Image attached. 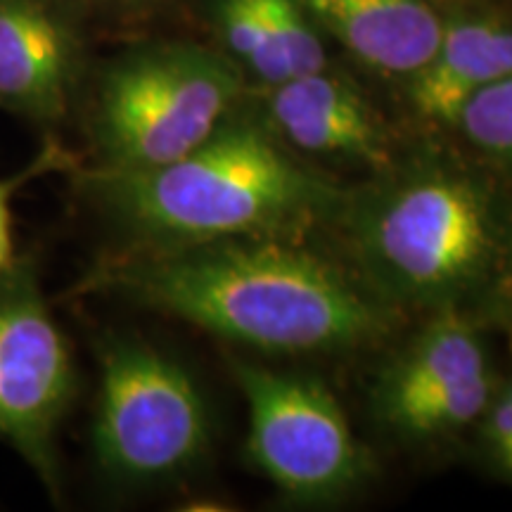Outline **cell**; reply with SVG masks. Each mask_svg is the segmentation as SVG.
Listing matches in <instances>:
<instances>
[{
  "label": "cell",
  "mask_w": 512,
  "mask_h": 512,
  "mask_svg": "<svg viewBox=\"0 0 512 512\" xmlns=\"http://www.w3.org/2000/svg\"><path fill=\"white\" fill-rule=\"evenodd\" d=\"M98 283L275 354L351 349L389 330L387 311L330 264L261 235L152 245L102 268Z\"/></svg>",
  "instance_id": "obj_1"
},
{
  "label": "cell",
  "mask_w": 512,
  "mask_h": 512,
  "mask_svg": "<svg viewBox=\"0 0 512 512\" xmlns=\"http://www.w3.org/2000/svg\"><path fill=\"white\" fill-rule=\"evenodd\" d=\"M105 207L152 245L278 233L335 202L266 131L228 124L188 155L143 171H98Z\"/></svg>",
  "instance_id": "obj_2"
},
{
  "label": "cell",
  "mask_w": 512,
  "mask_h": 512,
  "mask_svg": "<svg viewBox=\"0 0 512 512\" xmlns=\"http://www.w3.org/2000/svg\"><path fill=\"white\" fill-rule=\"evenodd\" d=\"M240 74L226 57L188 43L136 50L102 76L93 114L100 171L176 162L228 119Z\"/></svg>",
  "instance_id": "obj_3"
},
{
  "label": "cell",
  "mask_w": 512,
  "mask_h": 512,
  "mask_svg": "<svg viewBox=\"0 0 512 512\" xmlns=\"http://www.w3.org/2000/svg\"><path fill=\"white\" fill-rule=\"evenodd\" d=\"M489 204L451 171H422L382 192L363 214L370 266L403 297L444 302L484 271L491 254Z\"/></svg>",
  "instance_id": "obj_4"
},
{
  "label": "cell",
  "mask_w": 512,
  "mask_h": 512,
  "mask_svg": "<svg viewBox=\"0 0 512 512\" xmlns=\"http://www.w3.org/2000/svg\"><path fill=\"white\" fill-rule=\"evenodd\" d=\"M207 444V406L176 361L136 342L105 351L93 446L107 472L169 477L195 463Z\"/></svg>",
  "instance_id": "obj_5"
},
{
  "label": "cell",
  "mask_w": 512,
  "mask_h": 512,
  "mask_svg": "<svg viewBox=\"0 0 512 512\" xmlns=\"http://www.w3.org/2000/svg\"><path fill=\"white\" fill-rule=\"evenodd\" d=\"M249 411V456L294 498L344 491L363 470V456L342 408L323 384L233 363Z\"/></svg>",
  "instance_id": "obj_6"
},
{
  "label": "cell",
  "mask_w": 512,
  "mask_h": 512,
  "mask_svg": "<svg viewBox=\"0 0 512 512\" xmlns=\"http://www.w3.org/2000/svg\"><path fill=\"white\" fill-rule=\"evenodd\" d=\"M74 394L67 339L31 280L0 287V439L57 486L55 439Z\"/></svg>",
  "instance_id": "obj_7"
},
{
  "label": "cell",
  "mask_w": 512,
  "mask_h": 512,
  "mask_svg": "<svg viewBox=\"0 0 512 512\" xmlns=\"http://www.w3.org/2000/svg\"><path fill=\"white\" fill-rule=\"evenodd\" d=\"M76 38L50 0H0V107L38 124L67 110Z\"/></svg>",
  "instance_id": "obj_8"
},
{
  "label": "cell",
  "mask_w": 512,
  "mask_h": 512,
  "mask_svg": "<svg viewBox=\"0 0 512 512\" xmlns=\"http://www.w3.org/2000/svg\"><path fill=\"white\" fill-rule=\"evenodd\" d=\"M273 88L271 117L292 145L313 155L387 164L382 121L349 81L320 69Z\"/></svg>",
  "instance_id": "obj_9"
},
{
  "label": "cell",
  "mask_w": 512,
  "mask_h": 512,
  "mask_svg": "<svg viewBox=\"0 0 512 512\" xmlns=\"http://www.w3.org/2000/svg\"><path fill=\"white\" fill-rule=\"evenodd\" d=\"M512 74V22L501 15H463L444 24L434 55L408 86L413 110L434 124H458L465 105Z\"/></svg>",
  "instance_id": "obj_10"
},
{
  "label": "cell",
  "mask_w": 512,
  "mask_h": 512,
  "mask_svg": "<svg viewBox=\"0 0 512 512\" xmlns=\"http://www.w3.org/2000/svg\"><path fill=\"white\" fill-rule=\"evenodd\" d=\"M311 19L380 74L413 76L437 50L444 19L430 0H302Z\"/></svg>",
  "instance_id": "obj_11"
},
{
  "label": "cell",
  "mask_w": 512,
  "mask_h": 512,
  "mask_svg": "<svg viewBox=\"0 0 512 512\" xmlns=\"http://www.w3.org/2000/svg\"><path fill=\"white\" fill-rule=\"evenodd\" d=\"M489 373L482 342L458 316H439L389 368L380 384L384 418L451 384Z\"/></svg>",
  "instance_id": "obj_12"
},
{
  "label": "cell",
  "mask_w": 512,
  "mask_h": 512,
  "mask_svg": "<svg viewBox=\"0 0 512 512\" xmlns=\"http://www.w3.org/2000/svg\"><path fill=\"white\" fill-rule=\"evenodd\" d=\"M458 126L477 150L512 169V74L467 102Z\"/></svg>",
  "instance_id": "obj_13"
},
{
  "label": "cell",
  "mask_w": 512,
  "mask_h": 512,
  "mask_svg": "<svg viewBox=\"0 0 512 512\" xmlns=\"http://www.w3.org/2000/svg\"><path fill=\"white\" fill-rule=\"evenodd\" d=\"M50 155H43L38 159V164H34V169L24 171L15 178H8V181H0V273H5L12 264V235H10V195L17 190V185L27 178L43 174L46 164L50 162Z\"/></svg>",
  "instance_id": "obj_14"
},
{
  "label": "cell",
  "mask_w": 512,
  "mask_h": 512,
  "mask_svg": "<svg viewBox=\"0 0 512 512\" xmlns=\"http://www.w3.org/2000/svg\"><path fill=\"white\" fill-rule=\"evenodd\" d=\"M489 439L501 463L512 470V387L491 408Z\"/></svg>",
  "instance_id": "obj_15"
},
{
  "label": "cell",
  "mask_w": 512,
  "mask_h": 512,
  "mask_svg": "<svg viewBox=\"0 0 512 512\" xmlns=\"http://www.w3.org/2000/svg\"><path fill=\"white\" fill-rule=\"evenodd\" d=\"M126 3H138V0H126Z\"/></svg>",
  "instance_id": "obj_16"
}]
</instances>
